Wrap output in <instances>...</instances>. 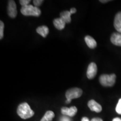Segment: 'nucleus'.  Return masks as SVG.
<instances>
[{
  "mask_svg": "<svg viewBox=\"0 0 121 121\" xmlns=\"http://www.w3.org/2000/svg\"><path fill=\"white\" fill-rule=\"evenodd\" d=\"M17 113L22 119H26L32 117L34 114V111L31 109L27 103H22L18 106Z\"/></svg>",
  "mask_w": 121,
  "mask_h": 121,
  "instance_id": "nucleus-1",
  "label": "nucleus"
},
{
  "mask_svg": "<svg viewBox=\"0 0 121 121\" xmlns=\"http://www.w3.org/2000/svg\"><path fill=\"white\" fill-rule=\"evenodd\" d=\"M116 76L115 74L107 75L104 74L99 77V82L100 84L105 87H111L116 82Z\"/></svg>",
  "mask_w": 121,
  "mask_h": 121,
  "instance_id": "nucleus-2",
  "label": "nucleus"
},
{
  "mask_svg": "<svg viewBox=\"0 0 121 121\" xmlns=\"http://www.w3.org/2000/svg\"><path fill=\"white\" fill-rule=\"evenodd\" d=\"M21 13L25 16H32L38 17L41 14V10L38 7L29 4L25 7H22Z\"/></svg>",
  "mask_w": 121,
  "mask_h": 121,
  "instance_id": "nucleus-3",
  "label": "nucleus"
},
{
  "mask_svg": "<svg viewBox=\"0 0 121 121\" xmlns=\"http://www.w3.org/2000/svg\"><path fill=\"white\" fill-rule=\"evenodd\" d=\"M82 94V90L78 87L69 89L66 93V98L67 100H71L73 99L80 98Z\"/></svg>",
  "mask_w": 121,
  "mask_h": 121,
  "instance_id": "nucleus-4",
  "label": "nucleus"
},
{
  "mask_svg": "<svg viewBox=\"0 0 121 121\" xmlns=\"http://www.w3.org/2000/svg\"><path fill=\"white\" fill-rule=\"evenodd\" d=\"M7 13L11 18H15L17 16V11L16 9V4L13 0H10L8 1Z\"/></svg>",
  "mask_w": 121,
  "mask_h": 121,
  "instance_id": "nucleus-5",
  "label": "nucleus"
},
{
  "mask_svg": "<svg viewBox=\"0 0 121 121\" xmlns=\"http://www.w3.org/2000/svg\"><path fill=\"white\" fill-rule=\"evenodd\" d=\"M97 73V66L94 62L90 63L88 66L86 72L87 78L91 80L95 78Z\"/></svg>",
  "mask_w": 121,
  "mask_h": 121,
  "instance_id": "nucleus-6",
  "label": "nucleus"
},
{
  "mask_svg": "<svg viewBox=\"0 0 121 121\" xmlns=\"http://www.w3.org/2000/svg\"><path fill=\"white\" fill-rule=\"evenodd\" d=\"M77 112H78V109L75 106H72L69 108L67 107H63L61 109L62 114L69 117L75 116L77 113Z\"/></svg>",
  "mask_w": 121,
  "mask_h": 121,
  "instance_id": "nucleus-7",
  "label": "nucleus"
},
{
  "mask_svg": "<svg viewBox=\"0 0 121 121\" xmlns=\"http://www.w3.org/2000/svg\"><path fill=\"white\" fill-rule=\"evenodd\" d=\"M87 106L91 111L95 112L96 113H100L102 112V107L101 105L98 103L94 100H90L87 103Z\"/></svg>",
  "mask_w": 121,
  "mask_h": 121,
  "instance_id": "nucleus-8",
  "label": "nucleus"
},
{
  "mask_svg": "<svg viewBox=\"0 0 121 121\" xmlns=\"http://www.w3.org/2000/svg\"><path fill=\"white\" fill-rule=\"evenodd\" d=\"M110 40L113 44L121 47V33H113L110 37Z\"/></svg>",
  "mask_w": 121,
  "mask_h": 121,
  "instance_id": "nucleus-9",
  "label": "nucleus"
},
{
  "mask_svg": "<svg viewBox=\"0 0 121 121\" xmlns=\"http://www.w3.org/2000/svg\"><path fill=\"white\" fill-rule=\"evenodd\" d=\"M114 26L118 32L121 33V12L118 13L115 16Z\"/></svg>",
  "mask_w": 121,
  "mask_h": 121,
  "instance_id": "nucleus-10",
  "label": "nucleus"
},
{
  "mask_svg": "<svg viewBox=\"0 0 121 121\" xmlns=\"http://www.w3.org/2000/svg\"><path fill=\"white\" fill-rule=\"evenodd\" d=\"M53 25L56 28L59 30H62L65 28L66 22L61 18H56L54 19Z\"/></svg>",
  "mask_w": 121,
  "mask_h": 121,
  "instance_id": "nucleus-11",
  "label": "nucleus"
},
{
  "mask_svg": "<svg viewBox=\"0 0 121 121\" xmlns=\"http://www.w3.org/2000/svg\"><path fill=\"white\" fill-rule=\"evenodd\" d=\"M85 41L86 45L91 49H94L97 45V43L95 39L89 35H87L85 37Z\"/></svg>",
  "mask_w": 121,
  "mask_h": 121,
  "instance_id": "nucleus-12",
  "label": "nucleus"
},
{
  "mask_svg": "<svg viewBox=\"0 0 121 121\" xmlns=\"http://www.w3.org/2000/svg\"><path fill=\"white\" fill-rule=\"evenodd\" d=\"M36 30H37V32L43 38L46 37L49 33V29L45 25L39 26L38 28H37Z\"/></svg>",
  "mask_w": 121,
  "mask_h": 121,
  "instance_id": "nucleus-13",
  "label": "nucleus"
},
{
  "mask_svg": "<svg viewBox=\"0 0 121 121\" xmlns=\"http://www.w3.org/2000/svg\"><path fill=\"white\" fill-rule=\"evenodd\" d=\"M71 13L69 11H64L60 13V17L66 22V23H70L71 22Z\"/></svg>",
  "mask_w": 121,
  "mask_h": 121,
  "instance_id": "nucleus-14",
  "label": "nucleus"
},
{
  "mask_svg": "<svg viewBox=\"0 0 121 121\" xmlns=\"http://www.w3.org/2000/svg\"><path fill=\"white\" fill-rule=\"evenodd\" d=\"M54 116H55V115H54L53 112L51 111V110H48V111L46 112L43 117L47 121H52Z\"/></svg>",
  "mask_w": 121,
  "mask_h": 121,
  "instance_id": "nucleus-15",
  "label": "nucleus"
},
{
  "mask_svg": "<svg viewBox=\"0 0 121 121\" xmlns=\"http://www.w3.org/2000/svg\"><path fill=\"white\" fill-rule=\"evenodd\" d=\"M4 23L2 21H1L0 22V39H2L4 38Z\"/></svg>",
  "mask_w": 121,
  "mask_h": 121,
  "instance_id": "nucleus-16",
  "label": "nucleus"
},
{
  "mask_svg": "<svg viewBox=\"0 0 121 121\" xmlns=\"http://www.w3.org/2000/svg\"><path fill=\"white\" fill-rule=\"evenodd\" d=\"M116 111L118 114H121V98L118 100L117 105L116 106Z\"/></svg>",
  "mask_w": 121,
  "mask_h": 121,
  "instance_id": "nucleus-17",
  "label": "nucleus"
},
{
  "mask_svg": "<svg viewBox=\"0 0 121 121\" xmlns=\"http://www.w3.org/2000/svg\"><path fill=\"white\" fill-rule=\"evenodd\" d=\"M20 4L22 6V7H25L29 5L30 0H21L19 1Z\"/></svg>",
  "mask_w": 121,
  "mask_h": 121,
  "instance_id": "nucleus-18",
  "label": "nucleus"
},
{
  "mask_svg": "<svg viewBox=\"0 0 121 121\" xmlns=\"http://www.w3.org/2000/svg\"><path fill=\"white\" fill-rule=\"evenodd\" d=\"M43 2L44 1L43 0H34V1H33V4H34V6L38 7L40 6Z\"/></svg>",
  "mask_w": 121,
  "mask_h": 121,
  "instance_id": "nucleus-19",
  "label": "nucleus"
},
{
  "mask_svg": "<svg viewBox=\"0 0 121 121\" xmlns=\"http://www.w3.org/2000/svg\"><path fill=\"white\" fill-rule=\"evenodd\" d=\"M70 11V13L71 14H74V13H76L77 10L75 8H72V9H71L70 11Z\"/></svg>",
  "mask_w": 121,
  "mask_h": 121,
  "instance_id": "nucleus-20",
  "label": "nucleus"
},
{
  "mask_svg": "<svg viewBox=\"0 0 121 121\" xmlns=\"http://www.w3.org/2000/svg\"><path fill=\"white\" fill-rule=\"evenodd\" d=\"M91 121H103L102 119L100 118H94L91 120Z\"/></svg>",
  "mask_w": 121,
  "mask_h": 121,
  "instance_id": "nucleus-21",
  "label": "nucleus"
},
{
  "mask_svg": "<svg viewBox=\"0 0 121 121\" xmlns=\"http://www.w3.org/2000/svg\"><path fill=\"white\" fill-rule=\"evenodd\" d=\"M60 121H71L70 119H69V118H68L63 117L61 118V119H60Z\"/></svg>",
  "mask_w": 121,
  "mask_h": 121,
  "instance_id": "nucleus-22",
  "label": "nucleus"
},
{
  "mask_svg": "<svg viewBox=\"0 0 121 121\" xmlns=\"http://www.w3.org/2000/svg\"><path fill=\"white\" fill-rule=\"evenodd\" d=\"M81 121H90L89 120V119L87 117H83L82 119H81Z\"/></svg>",
  "mask_w": 121,
  "mask_h": 121,
  "instance_id": "nucleus-23",
  "label": "nucleus"
},
{
  "mask_svg": "<svg viewBox=\"0 0 121 121\" xmlns=\"http://www.w3.org/2000/svg\"><path fill=\"white\" fill-rule=\"evenodd\" d=\"M112 121H121V118H118V117L115 118L113 119Z\"/></svg>",
  "mask_w": 121,
  "mask_h": 121,
  "instance_id": "nucleus-24",
  "label": "nucleus"
},
{
  "mask_svg": "<svg viewBox=\"0 0 121 121\" xmlns=\"http://www.w3.org/2000/svg\"><path fill=\"white\" fill-rule=\"evenodd\" d=\"M109 1H100V2H102V3H107V2H109Z\"/></svg>",
  "mask_w": 121,
  "mask_h": 121,
  "instance_id": "nucleus-25",
  "label": "nucleus"
},
{
  "mask_svg": "<svg viewBox=\"0 0 121 121\" xmlns=\"http://www.w3.org/2000/svg\"><path fill=\"white\" fill-rule=\"evenodd\" d=\"M40 121H47L46 119H45L43 117V118H42L41 119V120H40Z\"/></svg>",
  "mask_w": 121,
  "mask_h": 121,
  "instance_id": "nucleus-26",
  "label": "nucleus"
}]
</instances>
